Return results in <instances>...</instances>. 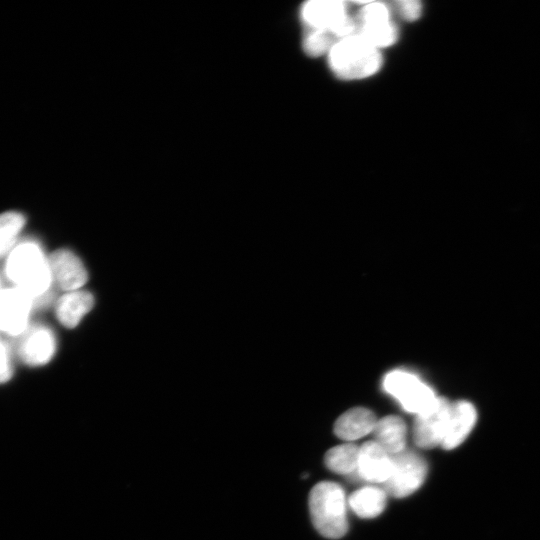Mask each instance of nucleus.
I'll use <instances>...</instances> for the list:
<instances>
[{
    "label": "nucleus",
    "mask_w": 540,
    "mask_h": 540,
    "mask_svg": "<svg viewBox=\"0 0 540 540\" xmlns=\"http://www.w3.org/2000/svg\"><path fill=\"white\" fill-rule=\"evenodd\" d=\"M12 377L11 348L0 338V384Z\"/></svg>",
    "instance_id": "4be33fe9"
},
{
    "label": "nucleus",
    "mask_w": 540,
    "mask_h": 540,
    "mask_svg": "<svg viewBox=\"0 0 540 540\" xmlns=\"http://www.w3.org/2000/svg\"><path fill=\"white\" fill-rule=\"evenodd\" d=\"M396 12L407 21H415L421 16L422 6L416 0H400L394 3Z\"/></svg>",
    "instance_id": "412c9836"
},
{
    "label": "nucleus",
    "mask_w": 540,
    "mask_h": 540,
    "mask_svg": "<svg viewBox=\"0 0 540 540\" xmlns=\"http://www.w3.org/2000/svg\"><path fill=\"white\" fill-rule=\"evenodd\" d=\"M93 296L86 291L74 290L66 292L56 302L55 312L59 322L73 328L93 307Z\"/></svg>",
    "instance_id": "4468645a"
},
{
    "label": "nucleus",
    "mask_w": 540,
    "mask_h": 540,
    "mask_svg": "<svg viewBox=\"0 0 540 540\" xmlns=\"http://www.w3.org/2000/svg\"><path fill=\"white\" fill-rule=\"evenodd\" d=\"M373 433L374 441L390 455L404 451L406 424L400 417L390 415L377 420Z\"/></svg>",
    "instance_id": "2eb2a0df"
},
{
    "label": "nucleus",
    "mask_w": 540,
    "mask_h": 540,
    "mask_svg": "<svg viewBox=\"0 0 540 540\" xmlns=\"http://www.w3.org/2000/svg\"><path fill=\"white\" fill-rule=\"evenodd\" d=\"M33 299L24 291L16 288H4L0 292V331L9 336L18 337L30 325L29 317Z\"/></svg>",
    "instance_id": "0eeeda50"
},
{
    "label": "nucleus",
    "mask_w": 540,
    "mask_h": 540,
    "mask_svg": "<svg viewBox=\"0 0 540 540\" xmlns=\"http://www.w3.org/2000/svg\"><path fill=\"white\" fill-rule=\"evenodd\" d=\"M387 493L384 489L367 486L353 492L348 504L353 512L361 518H374L380 515L386 506Z\"/></svg>",
    "instance_id": "dca6fc26"
},
{
    "label": "nucleus",
    "mask_w": 540,
    "mask_h": 540,
    "mask_svg": "<svg viewBox=\"0 0 540 540\" xmlns=\"http://www.w3.org/2000/svg\"><path fill=\"white\" fill-rule=\"evenodd\" d=\"M337 42L328 30L308 28L303 38V49L309 56L317 57L330 51Z\"/></svg>",
    "instance_id": "aec40b11"
},
{
    "label": "nucleus",
    "mask_w": 540,
    "mask_h": 540,
    "mask_svg": "<svg viewBox=\"0 0 540 540\" xmlns=\"http://www.w3.org/2000/svg\"><path fill=\"white\" fill-rule=\"evenodd\" d=\"M332 72L341 79L358 80L375 74L382 65L379 49L358 35L337 41L328 52Z\"/></svg>",
    "instance_id": "f03ea898"
},
{
    "label": "nucleus",
    "mask_w": 540,
    "mask_h": 540,
    "mask_svg": "<svg viewBox=\"0 0 540 540\" xmlns=\"http://www.w3.org/2000/svg\"><path fill=\"white\" fill-rule=\"evenodd\" d=\"M364 41L379 49L394 44L398 32L391 20L358 25L357 34Z\"/></svg>",
    "instance_id": "a211bd4d"
},
{
    "label": "nucleus",
    "mask_w": 540,
    "mask_h": 540,
    "mask_svg": "<svg viewBox=\"0 0 540 540\" xmlns=\"http://www.w3.org/2000/svg\"><path fill=\"white\" fill-rule=\"evenodd\" d=\"M476 420L477 412L470 402L452 403L447 431L441 446L447 450L459 446L474 428Z\"/></svg>",
    "instance_id": "f8f14e48"
},
{
    "label": "nucleus",
    "mask_w": 540,
    "mask_h": 540,
    "mask_svg": "<svg viewBox=\"0 0 540 540\" xmlns=\"http://www.w3.org/2000/svg\"><path fill=\"white\" fill-rule=\"evenodd\" d=\"M2 289H3V288L1 287V282H0V292H1Z\"/></svg>",
    "instance_id": "5701e85b"
},
{
    "label": "nucleus",
    "mask_w": 540,
    "mask_h": 540,
    "mask_svg": "<svg viewBox=\"0 0 540 540\" xmlns=\"http://www.w3.org/2000/svg\"><path fill=\"white\" fill-rule=\"evenodd\" d=\"M392 469V455L377 442L368 441L359 448L356 472L368 482L385 483Z\"/></svg>",
    "instance_id": "9d476101"
},
{
    "label": "nucleus",
    "mask_w": 540,
    "mask_h": 540,
    "mask_svg": "<svg viewBox=\"0 0 540 540\" xmlns=\"http://www.w3.org/2000/svg\"><path fill=\"white\" fill-rule=\"evenodd\" d=\"M25 222L24 215L19 212L8 211L0 214V257L8 255L17 244Z\"/></svg>",
    "instance_id": "6ab92c4d"
},
{
    "label": "nucleus",
    "mask_w": 540,
    "mask_h": 540,
    "mask_svg": "<svg viewBox=\"0 0 540 540\" xmlns=\"http://www.w3.org/2000/svg\"><path fill=\"white\" fill-rule=\"evenodd\" d=\"M309 510L312 523L322 536L337 539L346 534V497L340 485L327 481L314 486L309 496Z\"/></svg>",
    "instance_id": "7ed1b4c3"
},
{
    "label": "nucleus",
    "mask_w": 540,
    "mask_h": 540,
    "mask_svg": "<svg viewBox=\"0 0 540 540\" xmlns=\"http://www.w3.org/2000/svg\"><path fill=\"white\" fill-rule=\"evenodd\" d=\"M377 419L375 414L363 407L352 408L335 422L334 432L343 440H357L373 432Z\"/></svg>",
    "instance_id": "ddd939ff"
},
{
    "label": "nucleus",
    "mask_w": 540,
    "mask_h": 540,
    "mask_svg": "<svg viewBox=\"0 0 540 540\" xmlns=\"http://www.w3.org/2000/svg\"><path fill=\"white\" fill-rule=\"evenodd\" d=\"M427 475L425 460L411 451L392 455V469L384 490L394 497H406L420 488Z\"/></svg>",
    "instance_id": "39448f33"
},
{
    "label": "nucleus",
    "mask_w": 540,
    "mask_h": 540,
    "mask_svg": "<svg viewBox=\"0 0 540 540\" xmlns=\"http://www.w3.org/2000/svg\"><path fill=\"white\" fill-rule=\"evenodd\" d=\"M17 338L16 352L27 365L41 366L49 362L56 350V339L50 328L30 324Z\"/></svg>",
    "instance_id": "6e6552de"
},
{
    "label": "nucleus",
    "mask_w": 540,
    "mask_h": 540,
    "mask_svg": "<svg viewBox=\"0 0 540 540\" xmlns=\"http://www.w3.org/2000/svg\"><path fill=\"white\" fill-rule=\"evenodd\" d=\"M452 402L437 397L435 403L415 420L413 437L417 446L432 448L442 444L450 418Z\"/></svg>",
    "instance_id": "423d86ee"
},
{
    "label": "nucleus",
    "mask_w": 540,
    "mask_h": 540,
    "mask_svg": "<svg viewBox=\"0 0 540 540\" xmlns=\"http://www.w3.org/2000/svg\"><path fill=\"white\" fill-rule=\"evenodd\" d=\"M383 388L399 401L405 411L416 415L428 410L437 399L430 386L407 371L389 372L383 380Z\"/></svg>",
    "instance_id": "20e7f679"
},
{
    "label": "nucleus",
    "mask_w": 540,
    "mask_h": 540,
    "mask_svg": "<svg viewBox=\"0 0 540 540\" xmlns=\"http://www.w3.org/2000/svg\"><path fill=\"white\" fill-rule=\"evenodd\" d=\"M4 272L6 278L33 299L39 307L51 298L53 283L46 256L39 243L32 239L17 242L7 255Z\"/></svg>",
    "instance_id": "f257e3e1"
},
{
    "label": "nucleus",
    "mask_w": 540,
    "mask_h": 540,
    "mask_svg": "<svg viewBox=\"0 0 540 540\" xmlns=\"http://www.w3.org/2000/svg\"><path fill=\"white\" fill-rule=\"evenodd\" d=\"M53 283L67 292L79 290L87 281V272L71 251L61 249L48 256Z\"/></svg>",
    "instance_id": "1a4fd4ad"
},
{
    "label": "nucleus",
    "mask_w": 540,
    "mask_h": 540,
    "mask_svg": "<svg viewBox=\"0 0 540 540\" xmlns=\"http://www.w3.org/2000/svg\"><path fill=\"white\" fill-rule=\"evenodd\" d=\"M348 16L346 3L337 0H314L301 8V18L308 28L331 30Z\"/></svg>",
    "instance_id": "9b49d317"
},
{
    "label": "nucleus",
    "mask_w": 540,
    "mask_h": 540,
    "mask_svg": "<svg viewBox=\"0 0 540 540\" xmlns=\"http://www.w3.org/2000/svg\"><path fill=\"white\" fill-rule=\"evenodd\" d=\"M359 447L354 444L338 445L325 454V465L339 474H350L357 470Z\"/></svg>",
    "instance_id": "f3484780"
}]
</instances>
